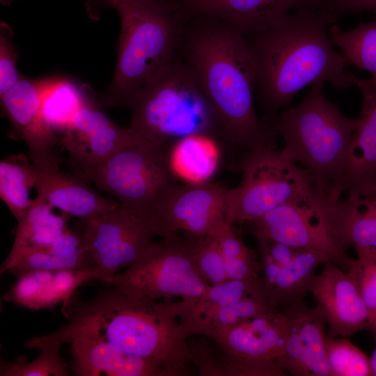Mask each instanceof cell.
I'll return each instance as SVG.
<instances>
[{
    "label": "cell",
    "mask_w": 376,
    "mask_h": 376,
    "mask_svg": "<svg viewBox=\"0 0 376 376\" xmlns=\"http://www.w3.org/2000/svg\"><path fill=\"white\" fill-rule=\"evenodd\" d=\"M189 360L202 376H285L276 360H260L233 354L212 338H188Z\"/></svg>",
    "instance_id": "24"
},
{
    "label": "cell",
    "mask_w": 376,
    "mask_h": 376,
    "mask_svg": "<svg viewBox=\"0 0 376 376\" xmlns=\"http://www.w3.org/2000/svg\"><path fill=\"white\" fill-rule=\"evenodd\" d=\"M98 269L81 231L69 229L52 245L26 252L2 270L17 277L31 270Z\"/></svg>",
    "instance_id": "25"
},
{
    "label": "cell",
    "mask_w": 376,
    "mask_h": 376,
    "mask_svg": "<svg viewBox=\"0 0 376 376\" xmlns=\"http://www.w3.org/2000/svg\"><path fill=\"white\" fill-rule=\"evenodd\" d=\"M75 175L93 182L147 223L163 196L175 183L164 148L145 139Z\"/></svg>",
    "instance_id": "8"
},
{
    "label": "cell",
    "mask_w": 376,
    "mask_h": 376,
    "mask_svg": "<svg viewBox=\"0 0 376 376\" xmlns=\"http://www.w3.org/2000/svg\"><path fill=\"white\" fill-rule=\"evenodd\" d=\"M347 272L368 310L370 320L376 313V257L353 260Z\"/></svg>",
    "instance_id": "38"
},
{
    "label": "cell",
    "mask_w": 376,
    "mask_h": 376,
    "mask_svg": "<svg viewBox=\"0 0 376 376\" xmlns=\"http://www.w3.org/2000/svg\"><path fill=\"white\" fill-rule=\"evenodd\" d=\"M196 237L175 235L153 242L123 273L105 283L133 297L171 301L203 295L209 285L194 264Z\"/></svg>",
    "instance_id": "9"
},
{
    "label": "cell",
    "mask_w": 376,
    "mask_h": 376,
    "mask_svg": "<svg viewBox=\"0 0 376 376\" xmlns=\"http://www.w3.org/2000/svg\"><path fill=\"white\" fill-rule=\"evenodd\" d=\"M80 221L81 233L104 283L137 260L154 242L155 235L146 220L120 203Z\"/></svg>",
    "instance_id": "10"
},
{
    "label": "cell",
    "mask_w": 376,
    "mask_h": 376,
    "mask_svg": "<svg viewBox=\"0 0 376 376\" xmlns=\"http://www.w3.org/2000/svg\"><path fill=\"white\" fill-rule=\"evenodd\" d=\"M49 77L24 76L1 97L3 110L12 127L26 143L30 160L42 170L60 169L54 148L58 139L45 122L41 109L42 92Z\"/></svg>",
    "instance_id": "14"
},
{
    "label": "cell",
    "mask_w": 376,
    "mask_h": 376,
    "mask_svg": "<svg viewBox=\"0 0 376 376\" xmlns=\"http://www.w3.org/2000/svg\"><path fill=\"white\" fill-rule=\"evenodd\" d=\"M54 273V271L31 270L21 274L3 295V299L29 309H43V302Z\"/></svg>",
    "instance_id": "35"
},
{
    "label": "cell",
    "mask_w": 376,
    "mask_h": 376,
    "mask_svg": "<svg viewBox=\"0 0 376 376\" xmlns=\"http://www.w3.org/2000/svg\"><path fill=\"white\" fill-rule=\"evenodd\" d=\"M36 167L24 154L6 157L0 162V196L17 221L37 203L31 197L36 189Z\"/></svg>",
    "instance_id": "28"
},
{
    "label": "cell",
    "mask_w": 376,
    "mask_h": 376,
    "mask_svg": "<svg viewBox=\"0 0 376 376\" xmlns=\"http://www.w3.org/2000/svg\"><path fill=\"white\" fill-rule=\"evenodd\" d=\"M232 166L242 174L240 183L226 193V219L232 225L248 224L278 207L309 201L316 194L306 171L276 148L246 152Z\"/></svg>",
    "instance_id": "7"
},
{
    "label": "cell",
    "mask_w": 376,
    "mask_h": 376,
    "mask_svg": "<svg viewBox=\"0 0 376 376\" xmlns=\"http://www.w3.org/2000/svg\"><path fill=\"white\" fill-rule=\"evenodd\" d=\"M273 310L263 292L247 297L237 303L180 318L188 337L209 336L214 331L237 324L260 314Z\"/></svg>",
    "instance_id": "29"
},
{
    "label": "cell",
    "mask_w": 376,
    "mask_h": 376,
    "mask_svg": "<svg viewBox=\"0 0 376 376\" xmlns=\"http://www.w3.org/2000/svg\"><path fill=\"white\" fill-rule=\"evenodd\" d=\"M287 334L283 312L270 310L237 324L218 329L207 337L237 355L276 360L283 352Z\"/></svg>",
    "instance_id": "20"
},
{
    "label": "cell",
    "mask_w": 376,
    "mask_h": 376,
    "mask_svg": "<svg viewBox=\"0 0 376 376\" xmlns=\"http://www.w3.org/2000/svg\"><path fill=\"white\" fill-rule=\"evenodd\" d=\"M13 0H0V2L2 5H8L10 4Z\"/></svg>",
    "instance_id": "44"
},
{
    "label": "cell",
    "mask_w": 376,
    "mask_h": 376,
    "mask_svg": "<svg viewBox=\"0 0 376 376\" xmlns=\"http://www.w3.org/2000/svg\"><path fill=\"white\" fill-rule=\"evenodd\" d=\"M70 343L75 375L172 376L163 363L127 354L104 341L77 337Z\"/></svg>",
    "instance_id": "21"
},
{
    "label": "cell",
    "mask_w": 376,
    "mask_h": 376,
    "mask_svg": "<svg viewBox=\"0 0 376 376\" xmlns=\"http://www.w3.org/2000/svg\"><path fill=\"white\" fill-rule=\"evenodd\" d=\"M61 344L56 341L38 343L33 348L40 350V354L29 362L24 356L12 361L1 360V376H67V364L61 357Z\"/></svg>",
    "instance_id": "33"
},
{
    "label": "cell",
    "mask_w": 376,
    "mask_h": 376,
    "mask_svg": "<svg viewBox=\"0 0 376 376\" xmlns=\"http://www.w3.org/2000/svg\"><path fill=\"white\" fill-rule=\"evenodd\" d=\"M37 203L18 221L15 240L1 270L22 254L52 245L70 229L69 215L57 214L53 206L38 198Z\"/></svg>",
    "instance_id": "26"
},
{
    "label": "cell",
    "mask_w": 376,
    "mask_h": 376,
    "mask_svg": "<svg viewBox=\"0 0 376 376\" xmlns=\"http://www.w3.org/2000/svg\"><path fill=\"white\" fill-rule=\"evenodd\" d=\"M369 330L371 331L374 336H376V313L370 319V325Z\"/></svg>",
    "instance_id": "43"
},
{
    "label": "cell",
    "mask_w": 376,
    "mask_h": 376,
    "mask_svg": "<svg viewBox=\"0 0 376 376\" xmlns=\"http://www.w3.org/2000/svg\"><path fill=\"white\" fill-rule=\"evenodd\" d=\"M226 188L219 183H175L165 193L148 221L155 235L203 237L226 219Z\"/></svg>",
    "instance_id": "11"
},
{
    "label": "cell",
    "mask_w": 376,
    "mask_h": 376,
    "mask_svg": "<svg viewBox=\"0 0 376 376\" xmlns=\"http://www.w3.org/2000/svg\"><path fill=\"white\" fill-rule=\"evenodd\" d=\"M338 15L328 8L292 13L275 25L244 36L252 59L255 94L267 116L287 108L297 93L318 81L345 90L359 78L347 70L329 36Z\"/></svg>",
    "instance_id": "2"
},
{
    "label": "cell",
    "mask_w": 376,
    "mask_h": 376,
    "mask_svg": "<svg viewBox=\"0 0 376 376\" xmlns=\"http://www.w3.org/2000/svg\"><path fill=\"white\" fill-rule=\"evenodd\" d=\"M218 140L210 134L196 133L173 141L171 148L165 151L167 166L173 178L189 185L210 182L221 161Z\"/></svg>",
    "instance_id": "23"
},
{
    "label": "cell",
    "mask_w": 376,
    "mask_h": 376,
    "mask_svg": "<svg viewBox=\"0 0 376 376\" xmlns=\"http://www.w3.org/2000/svg\"><path fill=\"white\" fill-rule=\"evenodd\" d=\"M329 33L334 45L340 49L347 65L368 72L369 79L376 83V19L360 22L347 31L334 24Z\"/></svg>",
    "instance_id": "31"
},
{
    "label": "cell",
    "mask_w": 376,
    "mask_h": 376,
    "mask_svg": "<svg viewBox=\"0 0 376 376\" xmlns=\"http://www.w3.org/2000/svg\"><path fill=\"white\" fill-rule=\"evenodd\" d=\"M309 292L325 315L328 336L349 338L370 329L368 310L353 280L340 267L326 262L315 276Z\"/></svg>",
    "instance_id": "17"
},
{
    "label": "cell",
    "mask_w": 376,
    "mask_h": 376,
    "mask_svg": "<svg viewBox=\"0 0 376 376\" xmlns=\"http://www.w3.org/2000/svg\"><path fill=\"white\" fill-rule=\"evenodd\" d=\"M331 376H370V358L345 337H326Z\"/></svg>",
    "instance_id": "34"
},
{
    "label": "cell",
    "mask_w": 376,
    "mask_h": 376,
    "mask_svg": "<svg viewBox=\"0 0 376 376\" xmlns=\"http://www.w3.org/2000/svg\"><path fill=\"white\" fill-rule=\"evenodd\" d=\"M92 279L104 281V278L99 269H64L54 271L43 302V308H52L58 303L66 306L73 298L77 288Z\"/></svg>",
    "instance_id": "36"
},
{
    "label": "cell",
    "mask_w": 376,
    "mask_h": 376,
    "mask_svg": "<svg viewBox=\"0 0 376 376\" xmlns=\"http://www.w3.org/2000/svg\"><path fill=\"white\" fill-rule=\"evenodd\" d=\"M119 0H90L87 8L88 13L92 15H96L104 8H113Z\"/></svg>",
    "instance_id": "41"
},
{
    "label": "cell",
    "mask_w": 376,
    "mask_h": 376,
    "mask_svg": "<svg viewBox=\"0 0 376 376\" xmlns=\"http://www.w3.org/2000/svg\"><path fill=\"white\" fill-rule=\"evenodd\" d=\"M36 191L38 198L79 220L105 213L119 204L97 194L82 178L60 169L47 171L36 167Z\"/></svg>",
    "instance_id": "22"
},
{
    "label": "cell",
    "mask_w": 376,
    "mask_h": 376,
    "mask_svg": "<svg viewBox=\"0 0 376 376\" xmlns=\"http://www.w3.org/2000/svg\"><path fill=\"white\" fill-rule=\"evenodd\" d=\"M88 99L75 82L61 77H49L41 98L43 118L54 131L65 132Z\"/></svg>",
    "instance_id": "30"
},
{
    "label": "cell",
    "mask_w": 376,
    "mask_h": 376,
    "mask_svg": "<svg viewBox=\"0 0 376 376\" xmlns=\"http://www.w3.org/2000/svg\"><path fill=\"white\" fill-rule=\"evenodd\" d=\"M118 59L112 81L101 102L126 105L128 100L177 56L187 16L166 0H119Z\"/></svg>",
    "instance_id": "5"
},
{
    "label": "cell",
    "mask_w": 376,
    "mask_h": 376,
    "mask_svg": "<svg viewBox=\"0 0 376 376\" xmlns=\"http://www.w3.org/2000/svg\"><path fill=\"white\" fill-rule=\"evenodd\" d=\"M188 17L219 20L246 36L267 29L288 15L327 8L329 0H166Z\"/></svg>",
    "instance_id": "15"
},
{
    "label": "cell",
    "mask_w": 376,
    "mask_h": 376,
    "mask_svg": "<svg viewBox=\"0 0 376 376\" xmlns=\"http://www.w3.org/2000/svg\"><path fill=\"white\" fill-rule=\"evenodd\" d=\"M316 196V194H315ZM315 196L278 207L248 223L255 237H264L314 252L345 272L353 259L331 239L321 219Z\"/></svg>",
    "instance_id": "12"
},
{
    "label": "cell",
    "mask_w": 376,
    "mask_h": 376,
    "mask_svg": "<svg viewBox=\"0 0 376 376\" xmlns=\"http://www.w3.org/2000/svg\"><path fill=\"white\" fill-rule=\"evenodd\" d=\"M177 57L211 105L220 139L235 158L256 149L276 148L273 118L259 119L255 111L253 63L242 33L215 19L187 16Z\"/></svg>",
    "instance_id": "1"
},
{
    "label": "cell",
    "mask_w": 376,
    "mask_h": 376,
    "mask_svg": "<svg viewBox=\"0 0 376 376\" xmlns=\"http://www.w3.org/2000/svg\"><path fill=\"white\" fill-rule=\"evenodd\" d=\"M13 32L10 26L0 24V97L12 88L23 77L17 70V54L12 41Z\"/></svg>",
    "instance_id": "39"
},
{
    "label": "cell",
    "mask_w": 376,
    "mask_h": 376,
    "mask_svg": "<svg viewBox=\"0 0 376 376\" xmlns=\"http://www.w3.org/2000/svg\"><path fill=\"white\" fill-rule=\"evenodd\" d=\"M212 235L222 253L228 280H242L260 276V261L255 251L246 246L227 221Z\"/></svg>",
    "instance_id": "32"
},
{
    "label": "cell",
    "mask_w": 376,
    "mask_h": 376,
    "mask_svg": "<svg viewBox=\"0 0 376 376\" xmlns=\"http://www.w3.org/2000/svg\"><path fill=\"white\" fill-rule=\"evenodd\" d=\"M194 264L198 274L208 285L228 280L222 253L212 234L196 237Z\"/></svg>",
    "instance_id": "37"
},
{
    "label": "cell",
    "mask_w": 376,
    "mask_h": 376,
    "mask_svg": "<svg viewBox=\"0 0 376 376\" xmlns=\"http://www.w3.org/2000/svg\"><path fill=\"white\" fill-rule=\"evenodd\" d=\"M126 106L131 111L130 127L158 147L196 133L220 139L214 111L177 56L140 88Z\"/></svg>",
    "instance_id": "6"
},
{
    "label": "cell",
    "mask_w": 376,
    "mask_h": 376,
    "mask_svg": "<svg viewBox=\"0 0 376 376\" xmlns=\"http://www.w3.org/2000/svg\"><path fill=\"white\" fill-rule=\"evenodd\" d=\"M288 324L279 368L294 376H331L326 353L327 320L321 308L300 301L282 311Z\"/></svg>",
    "instance_id": "16"
},
{
    "label": "cell",
    "mask_w": 376,
    "mask_h": 376,
    "mask_svg": "<svg viewBox=\"0 0 376 376\" xmlns=\"http://www.w3.org/2000/svg\"><path fill=\"white\" fill-rule=\"evenodd\" d=\"M315 203L327 233L339 248H354L358 258L376 257V194H348L335 201L317 194Z\"/></svg>",
    "instance_id": "18"
},
{
    "label": "cell",
    "mask_w": 376,
    "mask_h": 376,
    "mask_svg": "<svg viewBox=\"0 0 376 376\" xmlns=\"http://www.w3.org/2000/svg\"><path fill=\"white\" fill-rule=\"evenodd\" d=\"M143 140L130 127L116 124L88 98L64 132L61 143L69 154L75 174Z\"/></svg>",
    "instance_id": "13"
},
{
    "label": "cell",
    "mask_w": 376,
    "mask_h": 376,
    "mask_svg": "<svg viewBox=\"0 0 376 376\" xmlns=\"http://www.w3.org/2000/svg\"><path fill=\"white\" fill-rule=\"evenodd\" d=\"M324 81L312 84L304 100L274 118L284 141L282 156L300 164L317 194L329 201L340 197L348 148L358 119L346 117L324 94Z\"/></svg>",
    "instance_id": "4"
},
{
    "label": "cell",
    "mask_w": 376,
    "mask_h": 376,
    "mask_svg": "<svg viewBox=\"0 0 376 376\" xmlns=\"http://www.w3.org/2000/svg\"><path fill=\"white\" fill-rule=\"evenodd\" d=\"M375 341H376V336H375ZM370 366L372 375L376 376V345L372 354V356L370 358Z\"/></svg>",
    "instance_id": "42"
},
{
    "label": "cell",
    "mask_w": 376,
    "mask_h": 376,
    "mask_svg": "<svg viewBox=\"0 0 376 376\" xmlns=\"http://www.w3.org/2000/svg\"><path fill=\"white\" fill-rule=\"evenodd\" d=\"M328 260L320 254L302 250L279 270L267 292L271 308L283 311L304 301L318 267Z\"/></svg>",
    "instance_id": "27"
},
{
    "label": "cell",
    "mask_w": 376,
    "mask_h": 376,
    "mask_svg": "<svg viewBox=\"0 0 376 376\" xmlns=\"http://www.w3.org/2000/svg\"><path fill=\"white\" fill-rule=\"evenodd\" d=\"M327 8L338 15L369 13L376 17V0H329Z\"/></svg>",
    "instance_id": "40"
},
{
    "label": "cell",
    "mask_w": 376,
    "mask_h": 376,
    "mask_svg": "<svg viewBox=\"0 0 376 376\" xmlns=\"http://www.w3.org/2000/svg\"><path fill=\"white\" fill-rule=\"evenodd\" d=\"M357 86L362 107L348 148L341 191L367 196L376 194V83L359 79Z\"/></svg>",
    "instance_id": "19"
},
{
    "label": "cell",
    "mask_w": 376,
    "mask_h": 376,
    "mask_svg": "<svg viewBox=\"0 0 376 376\" xmlns=\"http://www.w3.org/2000/svg\"><path fill=\"white\" fill-rule=\"evenodd\" d=\"M111 287V286H110ZM87 301L74 297L62 308L68 322L54 332L25 343H70L77 337L104 341L120 351L165 365L172 376L189 375V347L178 302L125 295L111 287Z\"/></svg>",
    "instance_id": "3"
}]
</instances>
